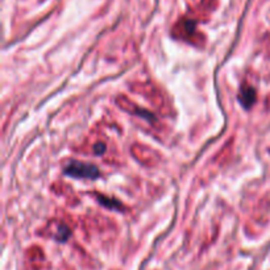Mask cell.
Masks as SVG:
<instances>
[{
    "label": "cell",
    "mask_w": 270,
    "mask_h": 270,
    "mask_svg": "<svg viewBox=\"0 0 270 270\" xmlns=\"http://www.w3.org/2000/svg\"><path fill=\"white\" fill-rule=\"evenodd\" d=\"M65 173L74 178L95 179V178L99 175V169L93 164H86V162L74 161V162H71L70 165H67V167L65 169Z\"/></svg>",
    "instance_id": "6da1fadb"
},
{
    "label": "cell",
    "mask_w": 270,
    "mask_h": 270,
    "mask_svg": "<svg viewBox=\"0 0 270 270\" xmlns=\"http://www.w3.org/2000/svg\"><path fill=\"white\" fill-rule=\"evenodd\" d=\"M240 102L245 108H249L256 102V91L253 87L244 86L240 91Z\"/></svg>",
    "instance_id": "7a4b0ae2"
},
{
    "label": "cell",
    "mask_w": 270,
    "mask_h": 270,
    "mask_svg": "<svg viewBox=\"0 0 270 270\" xmlns=\"http://www.w3.org/2000/svg\"><path fill=\"white\" fill-rule=\"evenodd\" d=\"M53 230H54V232H52V235H53L54 239H57V240H61V241L66 240L67 237H69V235H70L69 228H67L65 224L54 223Z\"/></svg>",
    "instance_id": "3957f363"
},
{
    "label": "cell",
    "mask_w": 270,
    "mask_h": 270,
    "mask_svg": "<svg viewBox=\"0 0 270 270\" xmlns=\"http://www.w3.org/2000/svg\"><path fill=\"white\" fill-rule=\"evenodd\" d=\"M120 106L124 107V108L129 111V112H133V114L139 115V116L144 117V119H147V120H149V121H153L154 120L153 115L150 114V112H148V111L143 110V108H139V107H134V106L129 107V106H125V104H120Z\"/></svg>",
    "instance_id": "277c9868"
},
{
    "label": "cell",
    "mask_w": 270,
    "mask_h": 270,
    "mask_svg": "<svg viewBox=\"0 0 270 270\" xmlns=\"http://www.w3.org/2000/svg\"><path fill=\"white\" fill-rule=\"evenodd\" d=\"M98 197H99V200H100V202H102V203L107 204V206H108V207L114 206V208H121V207H123L120 203H119V202H115L114 204H111V202H110V200H108V198H103V197H100V195H98Z\"/></svg>",
    "instance_id": "5b68a950"
},
{
    "label": "cell",
    "mask_w": 270,
    "mask_h": 270,
    "mask_svg": "<svg viewBox=\"0 0 270 270\" xmlns=\"http://www.w3.org/2000/svg\"><path fill=\"white\" fill-rule=\"evenodd\" d=\"M94 150H95V153L97 154H102L106 150V147H104L103 144H98L97 147L94 148Z\"/></svg>",
    "instance_id": "8992f818"
}]
</instances>
